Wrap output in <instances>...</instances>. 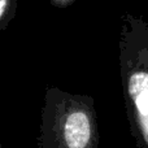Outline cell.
<instances>
[{"instance_id":"obj_1","label":"cell","mask_w":148,"mask_h":148,"mask_svg":"<svg viewBox=\"0 0 148 148\" xmlns=\"http://www.w3.org/2000/svg\"><path fill=\"white\" fill-rule=\"evenodd\" d=\"M118 62L129 131L136 148H148V22L142 16L121 17Z\"/></svg>"},{"instance_id":"obj_2","label":"cell","mask_w":148,"mask_h":148,"mask_svg":"<svg viewBox=\"0 0 148 148\" xmlns=\"http://www.w3.org/2000/svg\"><path fill=\"white\" fill-rule=\"evenodd\" d=\"M99 139L94 97L47 87L40 112L39 148H97Z\"/></svg>"},{"instance_id":"obj_3","label":"cell","mask_w":148,"mask_h":148,"mask_svg":"<svg viewBox=\"0 0 148 148\" xmlns=\"http://www.w3.org/2000/svg\"><path fill=\"white\" fill-rule=\"evenodd\" d=\"M18 0H0V33L9 26L17 13Z\"/></svg>"},{"instance_id":"obj_4","label":"cell","mask_w":148,"mask_h":148,"mask_svg":"<svg viewBox=\"0 0 148 148\" xmlns=\"http://www.w3.org/2000/svg\"><path fill=\"white\" fill-rule=\"evenodd\" d=\"M49 1L56 8H66V7H69V5L74 4L77 0H49Z\"/></svg>"},{"instance_id":"obj_5","label":"cell","mask_w":148,"mask_h":148,"mask_svg":"<svg viewBox=\"0 0 148 148\" xmlns=\"http://www.w3.org/2000/svg\"><path fill=\"white\" fill-rule=\"evenodd\" d=\"M0 148H3V146H1V143H0Z\"/></svg>"}]
</instances>
